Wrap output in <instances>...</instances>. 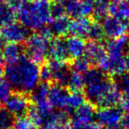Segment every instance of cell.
<instances>
[{"label":"cell","mask_w":129,"mask_h":129,"mask_svg":"<svg viewBox=\"0 0 129 129\" xmlns=\"http://www.w3.org/2000/svg\"><path fill=\"white\" fill-rule=\"evenodd\" d=\"M39 64L23 55L15 62L6 64L4 76L15 92L27 94L39 84Z\"/></svg>","instance_id":"1"},{"label":"cell","mask_w":129,"mask_h":129,"mask_svg":"<svg viewBox=\"0 0 129 129\" xmlns=\"http://www.w3.org/2000/svg\"><path fill=\"white\" fill-rule=\"evenodd\" d=\"M50 0H34L26 3L18 12L20 23L29 30L39 31L52 20Z\"/></svg>","instance_id":"2"},{"label":"cell","mask_w":129,"mask_h":129,"mask_svg":"<svg viewBox=\"0 0 129 129\" xmlns=\"http://www.w3.org/2000/svg\"><path fill=\"white\" fill-rule=\"evenodd\" d=\"M50 43V38L41 33L31 34L26 40L25 43V50L27 51V57L36 64H40L48 55Z\"/></svg>","instance_id":"3"},{"label":"cell","mask_w":129,"mask_h":129,"mask_svg":"<svg viewBox=\"0 0 129 129\" xmlns=\"http://www.w3.org/2000/svg\"><path fill=\"white\" fill-rule=\"evenodd\" d=\"M114 81L107 77L98 82L86 85L84 88V95L90 104L97 106L104 95L114 88Z\"/></svg>","instance_id":"4"},{"label":"cell","mask_w":129,"mask_h":129,"mask_svg":"<svg viewBox=\"0 0 129 129\" xmlns=\"http://www.w3.org/2000/svg\"><path fill=\"white\" fill-rule=\"evenodd\" d=\"M30 35V30L27 27L15 21L3 25L0 27V36L4 38L5 41L9 43H21L26 41Z\"/></svg>","instance_id":"5"},{"label":"cell","mask_w":129,"mask_h":129,"mask_svg":"<svg viewBox=\"0 0 129 129\" xmlns=\"http://www.w3.org/2000/svg\"><path fill=\"white\" fill-rule=\"evenodd\" d=\"M5 105L6 109L8 110L15 118H20L27 113L30 103L26 94L15 92L10 95L5 103Z\"/></svg>","instance_id":"6"},{"label":"cell","mask_w":129,"mask_h":129,"mask_svg":"<svg viewBox=\"0 0 129 129\" xmlns=\"http://www.w3.org/2000/svg\"><path fill=\"white\" fill-rule=\"evenodd\" d=\"M124 117V111L120 107L113 106V107H104L99 108L95 111V117L97 123L104 126H111V125H118L122 121Z\"/></svg>","instance_id":"7"},{"label":"cell","mask_w":129,"mask_h":129,"mask_svg":"<svg viewBox=\"0 0 129 129\" xmlns=\"http://www.w3.org/2000/svg\"><path fill=\"white\" fill-rule=\"evenodd\" d=\"M102 27L104 29V36L109 39H115L125 36L127 32L128 22L122 21L112 16H106L102 20Z\"/></svg>","instance_id":"8"},{"label":"cell","mask_w":129,"mask_h":129,"mask_svg":"<svg viewBox=\"0 0 129 129\" xmlns=\"http://www.w3.org/2000/svg\"><path fill=\"white\" fill-rule=\"evenodd\" d=\"M52 74V81L59 86L67 87L69 78L71 75V68L67 62L57 60H50L48 63Z\"/></svg>","instance_id":"9"},{"label":"cell","mask_w":129,"mask_h":129,"mask_svg":"<svg viewBox=\"0 0 129 129\" xmlns=\"http://www.w3.org/2000/svg\"><path fill=\"white\" fill-rule=\"evenodd\" d=\"M107 55L111 57H119L129 52V36H122L115 39H110L105 45Z\"/></svg>","instance_id":"10"},{"label":"cell","mask_w":129,"mask_h":129,"mask_svg":"<svg viewBox=\"0 0 129 129\" xmlns=\"http://www.w3.org/2000/svg\"><path fill=\"white\" fill-rule=\"evenodd\" d=\"M48 56L50 60H57L67 62L71 58L67 45V40L61 37L55 38L50 43L48 50Z\"/></svg>","instance_id":"11"},{"label":"cell","mask_w":129,"mask_h":129,"mask_svg":"<svg viewBox=\"0 0 129 129\" xmlns=\"http://www.w3.org/2000/svg\"><path fill=\"white\" fill-rule=\"evenodd\" d=\"M85 58L90 63V64H97L107 56L106 48L100 42L89 41L86 43L84 51Z\"/></svg>","instance_id":"12"},{"label":"cell","mask_w":129,"mask_h":129,"mask_svg":"<svg viewBox=\"0 0 129 129\" xmlns=\"http://www.w3.org/2000/svg\"><path fill=\"white\" fill-rule=\"evenodd\" d=\"M69 93L70 92L66 88V87L55 84L50 87L48 101L53 108L64 111Z\"/></svg>","instance_id":"13"},{"label":"cell","mask_w":129,"mask_h":129,"mask_svg":"<svg viewBox=\"0 0 129 129\" xmlns=\"http://www.w3.org/2000/svg\"><path fill=\"white\" fill-rule=\"evenodd\" d=\"M73 114V124H81V125H88L93 122L94 118L95 117V105L90 103L83 104L76 109Z\"/></svg>","instance_id":"14"},{"label":"cell","mask_w":129,"mask_h":129,"mask_svg":"<svg viewBox=\"0 0 129 129\" xmlns=\"http://www.w3.org/2000/svg\"><path fill=\"white\" fill-rule=\"evenodd\" d=\"M92 20L88 17L76 18L70 22L69 33L71 36H78L81 38H87L89 27L91 26Z\"/></svg>","instance_id":"15"},{"label":"cell","mask_w":129,"mask_h":129,"mask_svg":"<svg viewBox=\"0 0 129 129\" xmlns=\"http://www.w3.org/2000/svg\"><path fill=\"white\" fill-rule=\"evenodd\" d=\"M109 13L111 16L120 20L122 21H129V1L118 0L110 4Z\"/></svg>","instance_id":"16"},{"label":"cell","mask_w":129,"mask_h":129,"mask_svg":"<svg viewBox=\"0 0 129 129\" xmlns=\"http://www.w3.org/2000/svg\"><path fill=\"white\" fill-rule=\"evenodd\" d=\"M24 51L25 47L21 43H9L8 44L5 45L2 50L4 61H6L7 64L15 62L23 56Z\"/></svg>","instance_id":"17"},{"label":"cell","mask_w":129,"mask_h":129,"mask_svg":"<svg viewBox=\"0 0 129 129\" xmlns=\"http://www.w3.org/2000/svg\"><path fill=\"white\" fill-rule=\"evenodd\" d=\"M71 20L66 15L58 17V18H54L49 23L48 27L50 29L52 36L61 37L69 32V26H70Z\"/></svg>","instance_id":"18"},{"label":"cell","mask_w":129,"mask_h":129,"mask_svg":"<svg viewBox=\"0 0 129 129\" xmlns=\"http://www.w3.org/2000/svg\"><path fill=\"white\" fill-rule=\"evenodd\" d=\"M67 45L71 58L75 59L84 55L86 43L83 40V38L71 36L67 39Z\"/></svg>","instance_id":"19"},{"label":"cell","mask_w":129,"mask_h":129,"mask_svg":"<svg viewBox=\"0 0 129 129\" xmlns=\"http://www.w3.org/2000/svg\"><path fill=\"white\" fill-rule=\"evenodd\" d=\"M84 94L81 93V91H72L69 93L67 97L66 107L64 109V111L67 113H73L76 109L81 106L85 103Z\"/></svg>","instance_id":"20"},{"label":"cell","mask_w":129,"mask_h":129,"mask_svg":"<svg viewBox=\"0 0 129 129\" xmlns=\"http://www.w3.org/2000/svg\"><path fill=\"white\" fill-rule=\"evenodd\" d=\"M122 93L117 88L116 86L112 88L102 99L100 103L98 104L99 108H104V107H113L119 104L120 100H121Z\"/></svg>","instance_id":"21"},{"label":"cell","mask_w":129,"mask_h":129,"mask_svg":"<svg viewBox=\"0 0 129 129\" xmlns=\"http://www.w3.org/2000/svg\"><path fill=\"white\" fill-rule=\"evenodd\" d=\"M49 92H50V86L48 83H39L30 93V98L33 104H38V103L47 101Z\"/></svg>","instance_id":"22"},{"label":"cell","mask_w":129,"mask_h":129,"mask_svg":"<svg viewBox=\"0 0 129 129\" xmlns=\"http://www.w3.org/2000/svg\"><path fill=\"white\" fill-rule=\"evenodd\" d=\"M16 12L6 3H0V26L14 22Z\"/></svg>","instance_id":"23"},{"label":"cell","mask_w":129,"mask_h":129,"mask_svg":"<svg viewBox=\"0 0 129 129\" xmlns=\"http://www.w3.org/2000/svg\"><path fill=\"white\" fill-rule=\"evenodd\" d=\"M84 80H85V84L89 85L92 83H95L101 81L103 80H104L105 78H107L108 76L106 75V74L102 71L100 68H89L84 74Z\"/></svg>","instance_id":"24"},{"label":"cell","mask_w":129,"mask_h":129,"mask_svg":"<svg viewBox=\"0 0 129 129\" xmlns=\"http://www.w3.org/2000/svg\"><path fill=\"white\" fill-rule=\"evenodd\" d=\"M85 86L86 84H85L83 74L72 71L68 81V84H67V88H69L71 91H81L82 89H84Z\"/></svg>","instance_id":"25"},{"label":"cell","mask_w":129,"mask_h":129,"mask_svg":"<svg viewBox=\"0 0 129 129\" xmlns=\"http://www.w3.org/2000/svg\"><path fill=\"white\" fill-rule=\"evenodd\" d=\"M109 1L108 0H95L93 3V14L97 20H103L109 13Z\"/></svg>","instance_id":"26"},{"label":"cell","mask_w":129,"mask_h":129,"mask_svg":"<svg viewBox=\"0 0 129 129\" xmlns=\"http://www.w3.org/2000/svg\"><path fill=\"white\" fill-rule=\"evenodd\" d=\"M16 118L6 108H0V129H12Z\"/></svg>","instance_id":"27"},{"label":"cell","mask_w":129,"mask_h":129,"mask_svg":"<svg viewBox=\"0 0 129 129\" xmlns=\"http://www.w3.org/2000/svg\"><path fill=\"white\" fill-rule=\"evenodd\" d=\"M104 33L102 24H100L98 21H92L87 38H88L90 41L100 42L104 38Z\"/></svg>","instance_id":"28"},{"label":"cell","mask_w":129,"mask_h":129,"mask_svg":"<svg viewBox=\"0 0 129 129\" xmlns=\"http://www.w3.org/2000/svg\"><path fill=\"white\" fill-rule=\"evenodd\" d=\"M114 84L118 90L123 93H129V72L114 76Z\"/></svg>","instance_id":"29"},{"label":"cell","mask_w":129,"mask_h":129,"mask_svg":"<svg viewBox=\"0 0 129 129\" xmlns=\"http://www.w3.org/2000/svg\"><path fill=\"white\" fill-rule=\"evenodd\" d=\"M89 67H90V63L85 57H78V58L74 59V61L71 64V70L73 72L84 74L90 68Z\"/></svg>","instance_id":"30"},{"label":"cell","mask_w":129,"mask_h":129,"mask_svg":"<svg viewBox=\"0 0 129 129\" xmlns=\"http://www.w3.org/2000/svg\"><path fill=\"white\" fill-rule=\"evenodd\" d=\"M12 87L6 80L0 81V103H6L12 95Z\"/></svg>","instance_id":"31"},{"label":"cell","mask_w":129,"mask_h":129,"mask_svg":"<svg viewBox=\"0 0 129 129\" xmlns=\"http://www.w3.org/2000/svg\"><path fill=\"white\" fill-rule=\"evenodd\" d=\"M36 125L33 124V122L28 118V117H20L16 119L14 124V129H35Z\"/></svg>","instance_id":"32"},{"label":"cell","mask_w":129,"mask_h":129,"mask_svg":"<svg viewBox=\"0 0 129 129\" xmlns=\"http://www.w3.org/2000/svg\"><path fill=\"white\" fill-rule=\"evenodd\" d=\"M39 77L41 82L49 83L50 81H52V74L48 64H43L40 67Z\"/></svg>","instance_id":"33"},{"label":"cell","mask_w":129,"mask_h":129,"mask_svg":"<svg viewBox=\"0 0 129 129\" xmlns=\"http://www.w3.org/2000/svg\"><path fill=\"white\" fill-rule=\"evenodd\" d=\"M50 13H51L52 19L58 18V17L66 15V8L64 5L58 2H52L50 5Z\"/></svg>","instance_id":"34"},{"label":"cell","mask_w":129,"mask_h":129,"mask_svg":"<svg viewBox=\"0 0 129 129\" xmlns=\"http://www.w3.org/2000/svg\"><path fill=\"white\" fill-rule=\"evenodd\" d=\"M6 3L15 12H19L27 3V0H6Z\"/></svg>","instance_id":"35"},{"label":"cell","mask_w":129,"mask_h":129,"mask_svg":"<svg viewBox=\"0 0 129 129\" xmlns=\"http://www.w3.org/2000/svg\"><path fill=\"white\" fill-rule=\"evenodd\" d=\"M119 105L124 112L129 113V93L122 94Z\"/></svg>","instance_id":"36"},{"label":"cell","mask_w":129,"mask_h":129,"mask_svg":"<svg viewBox=\"0 0 129 129\" xmlns=\"http://www.w3.org/2000/svg\"><path fill=\"white\" fill-rule=\"evenodd\" d=\"M121 125L125 129H129V113L124 115L121 121Z\"/></svg>","instance_id":"37"},{"label":"cell","mask_w":129,"mask_h":129,"mask_svg":"<svg viewBox=\"0 0 129 129\" xmlns=\"http://www.w3.org/2000/svg\"><path fill=\"white\" fill-rule=\"evenodd\" d=\"M87 129H104L103 125H101L98 123H90L87 125Z\"/></svg>","instance_id":"38"},{"label":"cell","mask_w":129,"mask_h":129,"mask_svg":"<svg viewBox=\"0 0 129 129\" xmlns=\"http://www.w3.org/2000/svg\"><path fill=\"white\" fill-rule=\"evenodd\" d=\"M71 129H87V125H81V124H73Z\"/></svg>","instance_id":"39"},{"label":"cell","mask_w":129,"mask_h":129,"mask_svg":"<svg viewBox=\"0 0 129 129\" xmlns=\"http://www.w3.org/2000/svg\"><path fill=\"white\" fill-rule=\"evenodd\" d=\"M106 129H125V128L122 126V125H119V124H118V125H111V126H107V127H106Z\"/></svg>","instance_id":"40"},{"label":"cell","mask_w":129,"mask_h":129,"mask_svg":"<svg viewBox=\"0 0 129 129\" xmlns=\"http://www.w3.org/2000/svg\"><path fill=\"white\" fill-rule=\"evenodd\" d=\"M5 40H4V38L2 37V36H0V50H3V48H4V46H5Z\"/></svg>","instance_id":"41"},{"label":"cell","mask_w":129,"mask_h":129,"mask_svg":"<svg viewBox=\"0 0 129 129\" xmlns=\"http://www.w3.org/2000/svg\"><path fill=\"white\" fill-rule=\"evenodd\" d=\"M3 75H4V70L2 68V64H0V81H1V78H2Z\"/></svg>","instance_id":"42"},{"label":"cell","mask_w":129,"mask_h":129,"mask_svg":"<svg viewBox=\"0 0 129 129\" xmlns=\"http://www.w3.org/2000/svg\"><path fill=\"white\" fill-rule=\"evenodd\" d=\"M53 2H58V3H61V4H63L64 5L66 2H67L68 0H52Z\"/></svg>","instance_id":"43"},{"label":"cell","mask_w":129,"mask_h":129,"mask_svg":"<svg viewBox=\"0 0 129 129\" xmlns=\"http://www.w3.org/2000/svg\"><path fill=\"white\" fill-rule=\"evenodd\" d=\"M58 129H71V127L69 126V125H63V126L59 127Z\"/></svg>","instance_id":"44"},{"label":"cell","mask_w":129,"mask_h":129,"mask_svg":"<svg viewBox=\"0 0 129 129\" xmlns=\"http://www.w3.org/2000/svg\"><path fill=\"white\" fill-rule=\"evenodd\" d=\"M81 1H82V2H90V3H94V1H95V0H81Z\"/></svg>","instance_id":"45"},{"label":"cell","mask_w":129,"mask_h":129,"mask_svg":"<svg viewBox=\"0 0 129 129\" xmlns=\"http://www.w3.org/2000/svg\"><path fill=\"white\" fill-rule=\"evenodd\" d=\"M127 34H128V36H129V22H128V27H127Z\"/></svg>","instance_id":"46"},{"label":"cell","mask_w":129,"mask_h":129,"mask_svg":"<svg viewBox=\"0 0 129 129\" xmlns=\"http://www.w3.org/2000/svg\"><path fill=\"white\" fill-rule=\"evenodd\" d=\"M108 1H111V2L112 3V2H116V1H118V0H108Z\"/></svg>","instance_id":"47"},{"label":"cell","mask_w":129,"mask_h":129,"mask_svg":"<svg viewBox=\"0 0 129 129\" xmlns=\"http://www.w3.org/2000/svg\"><path fill=\"white\" fill-rule=\"evenodd\" d=\"M29 1H34V0H29Z\"/></svg>","instance_id":"48"},{"label":"cell","mask_w":129,"mask_h":129,"mask_svg":"<svg viewBox=\"0 0 129 129\" xmlns=\"http://www.w3.org/2000/svg\"><path fill=\"white\" fill-rule=\"evenodd\" d=\"M1 1H2V0H0V3H1Z\"/></svg>","instance_id":"49"},{"label":"cell","mask_w":129,"mask_h":129,"mask_svg":"<svg viewBox=\"0 0 129 129\" xmlns=\"http://www.w3.org/2000/svg\"><path fill=\"white\" fill-rule=\"evenodd\" d=\"M128 1H129V0H128Z\"/></svg>","instance_id":"50"}]
</instances>
